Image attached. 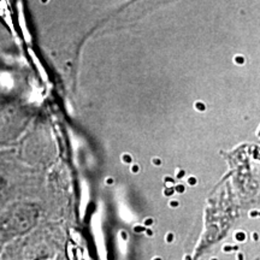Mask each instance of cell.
I'll return each instance as SVG.
<instances>
[{
    "label": "cell",
    "instance_id": "e0dca14e",
    "mask_svg": "<svg viewBox=\"0 0 260 260\" xmlns=\"http://www.w3.org/2000/svg\"><path fill=\"white\" fill-rule=\"evenodd\" d=\"M106 182V186H112L113 183H115V181H113V178H107L105 181Z\"/></svg>",
    "mask_w": 260,
    "mask_h": 260
},
{
    "label": "cell",
    "instance_id": "5b68a950",
    "mask_svg": "<svg viewBox=\"0 0 260 260\" xmlns=\"http://www.w3.org/2000/svg\"><path fill=\"white\" fill-rule=\"evenodd\" d=\"M162 182H164L165 184L169 187H174L175 184H176V182H175V178L174 177H170V176H165L164 178H162Z\"/></svg>",
    "mask_w": 260,
    "mask_h": 260
},
{
    "label": "cell",
    "instance_id": "3957f363",
    "mask_svg": "<svg viewBox=\"0 0 260 260\" xmlns=\"http://www.w3.org/2000/svg\"><path fill=\"white\" fill-rule=\"evenodd\" d=\"M174 189H175V193L177 194H184L186 193V189H187V186L184 183H176L174 186Z\"/></svg>",
    "mask_w": 260,
    "mask_h": 260
},
{
    "label": "cell",
    "instance_id": "d6986e66",
    "mask_svg": "<svg viewBox=\"0 0 260 260\" xmlns=\"http://www.w3.org/2000/svg\"><path fill=\"white\" fill-rule=\"evenodd\" d=\"M160 160H158V159H153V164L155 165V167H159V165H160Z\"/></svg>",
    "mask_w": 260,
    "mask_h": 260
},
{
    "label": "cell",
    "instance_id": "5bb4252c",
    "mask_svg": "<svg viewBox=\"0 0 260 260\" xmlns=\"http://www.w3.org/2000/svg\"><path fill=\"white\" fill-rule=\"evenodd\" d=\"M249 217H251V218H254V217H256V218H258L259 217V212L258 211H251V212H249Z\"/></svg>",
    "mask_w": 260,
    "mask_h": 260
},
{
    "label": "cell",
    "instance_id": "ffe728a7",
    "mask_svg": "<svg viewBox=\"0 0 260 260\" xmlns=\"http://www.w3.org/2000/svg\"><path fill=\"white\" fill-rule=\"evenodd\" d=\"M152 260H162V259L160 258V256H154V258L152 259Z\"/></svg>",
    "mask_w": 260,
    "mask_h": 260
},
{
    "label": "cell",
    "instance_id": "2e32d148",
    "mask_svg": "<svg viewBox=\"0 0 260 260\" xmlns=\"http://www.w3.org/2000/svg\"><path fill=\"white\" fill-rule=\"evenodd\" d=\"M132 157H128V155H124V157H123V161L124 162H126V164H129V162H132Z\"/></svg>",
    "mask_w": 260,
    "mask_h": 260
},
{
    "label": "cell",
    "instance_id": "277c9868",
    "mask_svg": "<svg viewBox=\"0 0 260 260\" xmlns=\"http://www.w3.org/2000/svg\"><path fill=\"white\" fill-rule=\"evenodd\" d=\"M132 230L135 234H142V233H145L146 226L144 225V224H135V225H133Z\"/></svg>",
    "mask_w": 260,
    "mask_h": 260
},
{
    "label": "cell",
    "instance_id": "9c48e42d",
    "mask_svg": "<svg viewBox=\"0 0 260 260\" xmlns=\"http://www.w3.org/2000/svg\"><path fill=\"white\" fill-rule=\"evenodd\" d=\"M142 224H144L146 228H151L154 224V219L153 218H146Z\"/></svg>",
    "mask_w": 260,
    "mask_h": 260
},
{
    "label": "cell",
    "instance_id": "ac0fdd59",
    "mask_svg": "<svg viewBox=\"0 0 260 260\" xmlns=\"http://www.w3.org/2000/svg\"><path fill=\"white\" fill-rule=\"evenodd\" d=\"M252 237H253V240H254V241H258V240H259V235L256 233H253Z\"/></svg>",
    "mask_w": 260,
    "mask_h": 260
},
{
    "label": "cell",
    "instance_id": "8fae6325",
    "mask_svg": "<svg viewBox=\"0 0 260 260\" xmlns=\"http://www.w3.org/2000/svg\"><path fill=\"white\" fill-rule=\"evenodd\" d=\"M184 176H186V172H184L183 170H177V174H176V178H178V180H182Z\"/></svg>",
    "mask_w": 260,
    "mask_h": 260
},
{
    "label": "cell",
    "instance_id": "ba28073f",
    "mask_svg": "<svg viewBox=\"0 0 260 260\" xmlns=\"http://www.w3.org/2000/svg\"><path fill=\"white\" fill-rule=\"evenodd\" d=\"M174 194H176V193H175L174 187H169V188H165V189H164V197H172Z\"/></svg>",
    "mask_w": 260,
    "mask_h": 260
},
{
    "label": "cell",
    "instance_id": "52a82bcc",
    "mask_svg": "<svg viewBox=\"0 0 260 260\" xmlns=\"http://www.w3.org/2000/svg\"><path fill=\"white\" fill-rule=\"evenodd\" d=\"M165 241H167V243H169V245H171V243H174L175 241V235L174 233L169 232L167 235H165Z\"/></svg>",
    "mask_w": 260,
    "mask_h": 260
},
{
    "label": "cell",
    "instance_id": "7c38bea8",
    "mask_svg": "<svg viewBox=\"0 0 260 260\" xmlns=\"http://www.w3.org/2000/svg\"><path fill=\"white\" fill-rule=\"evenodd\" d=\"M130 170L133 171V174H138V172L140 171V168H139V165H136V164H133L132 167H130Z\"/></svg>",
    "mask_w": 260,
    "mask_h": 260
},
{
    "label": "cell",
    "instance_id": "8992f818",
    "mask_svg": "<svg viewBox=\"0 0 260 260\" xmlns=\"http://www.w3.org/2000/svg\"><path fill=\"white\" fill-rule=\"evenodd\" d=\"M186 183L188 184L189 187H195L198 184V178L194 177V176H189L187 178V182Z\"/></svg>",
    "mask_w": 260,
    "mask_h": 260
},
{
    "label": "cell",
    "instance_id": "9a60e30c",
    "mask_svg": "<svg viewBox=\"0 0 260 260\" xmlns=\"http://www.w3.org/2000/svg\"><path fill=\"white\" fill-rule=\"evenodd\" d=\"M236 259L237 260H245V255L242 252H236Z\"/></svg>",
    "mask_w": 260,
    "mask_h": 260
},
{
    "label": "cell",
    "instance_id": "7402d4cb",
    "mask_svg": "<svg viewBox=\"0 0 260 260\" xmlns=\"http://www.w3.org/2000/svg\"><path fill=\"white\" fill-rule=\"evenodd\" d=\"M211 260H219L218 258H211Z\"/></svg>",
    "mask_w": 260,
    "mask_h": 260
},
{
    "label": "cell",
    "instance_id": "6da1fadb",
    "mask_svg": "<svg viewBox=\"0 0 260 260\" xmlns=\"http://www.w3.org/2000/svg\"><path fill=\"white\" fill-rule=\"evenodd\" d=\"M234 240L239 243L246 242L247 241V234L245 232H242V230H239V232H236L235 234H234Z\"/></svg>",
    "mask_w": 260,
    "mask_h": 260
},
{
    "label": "cell",
    "instance_id": "44dd1931",
    "mask_svg": "<svg viewBox=\"0 0 260 260\" xmlns=\"http://www.w3.org/2000/svg\"><path fill=\"white\" fill-rule=\"evenodd\" d=\"M184 259H186V260H190V256H184Z\"/></svg>",
    "mask_w": 260,
    "mask_h": 260
},
{
    "label": "cell",
    "instance_id": "30bf717a",
    "mask_svg": "<svg viewBox=\"0 0 260 260\" xmlns=\"http://www.w3.org/2000/svg\"><path fill=\"white\" fill-rule=\"evenodd\" d=\"M169 206L172 207V209H177V207L180 206V201H178V200H175V199H172V200L169 201Z\"/></svg>",
    "mask_w": 260,
    "mask_h": 260
},
{
    "label": "cell",
    "instance_id": "4fadbf2b",
    "mask_svg": "<svg viewBox=\"0 0 260 260\" xmlns=\"http://www.w3.org/2000/svg\"><path fill=\"white\" fill-rule=\"evenodd\" d=\"M145 234L147 236H149V237H152L154 235V233H153V230L151 229V228H146V230H145Z\"/></svg>",
    "mask_w": 260,
    "mask_h": 260
},
{
    "label": "cell",
    "instance_id": "7a4b0ae2",
    "mask_svg": "<svg viewBox=\"0 0 260 260\" xmlns=\"http://www.w3.org/2000/svg\"><path fill=\"white\" fill-rule=\"evenodd\" d=\"M240 249L239 245H224L222 251L224 253H233V252H237Z\"/></svg>",
    "mask_w": 260,
    "mask_h": 260
}]
</instances>
